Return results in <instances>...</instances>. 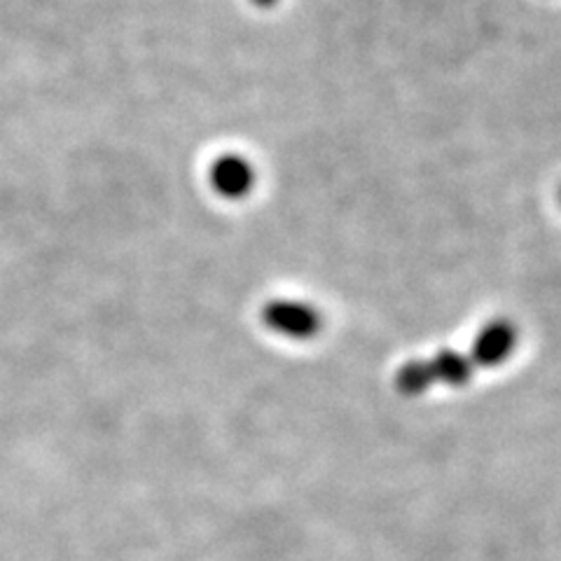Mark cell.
I'll list each match as a JSON object with an SVG mask.
<instances>
[{
    "label": "cell",
    "instance_id": "cell-1",
    "mask_svg": "<svg viewBox=\"0 0 561 561\" xmlns=\"http://www.w3.org/2000/svg\"><path fill=\"white\" fill-rule=\"evenodd\" d=\"M210 185L225 199L249 197L255 185L253 164L241 154H222L210 167Z\"/></svg>",
    "mask_w": 561,
    "mask_h": 561
},
{
    "label": "cell",
    "instance_id": "cell-2",
    "mask_svg": "<svg viewBox=\"0 0 561 561\" xmlns=\"http://www.w3.org/2000/svg\"><path fill=\"white\" fill-rule=\"evenodd\" d=\"M267 321L284 332H293V335H307L316 328V313L307 305L297 302H274L267 309Z\"/></svg>",
    "mask_w": 561,
    "mask_h": 561
},
{
    "label": "cell",
    "instance_id": "cell-3",
    "mask_svg": "<svg viewBox=\"0 0 561 561\" xmlns=\"http://www.w3.org/2000/svg\"><path fill=\"white\" fill-rule=\"evenodd\" d=\"M255 3H257V5H262V8H270V5H274V3H276V0H255Z\"/></svg>",
    "mask_w": 561,
    "mask_h": 561
}]
</instances>
